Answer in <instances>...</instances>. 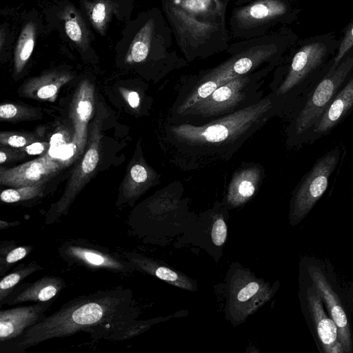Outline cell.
Segmentation results:
<instances>
[{
    "label": "cell",
    "instance_id": "obj_1",
    "mask_svg": "<svg viewBox=\"0 0 353 353\" xmlns=\"http://www.w3.org/2000/svg\"><path fill=\"white\" fill-rule=\"evenodd\" d=\"M138 307L130 288L119 285L79 296L28 328L22 335L0 342L1 353H23L47 340L82 332L95 340L122 341L137 322Z\"/></svg>",
    "mask_w": 353,
    "mask_h": 353
},
{
    "label": "cell",
    "instance_id": "obj_2",
    "mask_svg": "<svg viewBox=\"0 0 353 353\" xmlns=\"http://www.w3.org/2000/svg\"><path fill=\"white\" fill-rule=\"evenodd\" d=\"M279 111L270 93L252 105L203 125L168 123L165 134L171 159L190 169L228 161Z\"/></svg>",
    "mask_w": 353,
    "mask_h": 353
},
{
    "label": "cell",
    "instance_id": "obj_3",
    "mask_svg": "<svg viewBox=\"0 0 353 353\" xmlns=\"http://www.w3.org/2000/svg\"><path fill=\"white\" fill-rule=\"evenodd\" d=\"M229 0H163V8L183 50L190 60L199 50L225 32V14Z\"/></svg>",
    "mask_w": 353,
    "mask_h": 353
},
{
    "label": "cell",
    "instance_id": "obj_4",
    "mask_svg": "<svg viewBox=\"0 0 353 353\" xmlns=\"http://www.w3.org/2000/svg\"><path fill=\"white\" fill-rule=\"evenodd\" d=\"M267 69L241 75L221 84L207 97L168 123L203 125L255 104L265 97L262 85Z\"/></svg>",
    "mask_w": 353,
    "mask_h": 353
},
{
    "label": "cell",
    "instance_id": "obj_5",
    "mask_svg": "<svg viewBox=\"0 0 353 353\" xmlns=\"http://www.w3.org/2000/svg\"><path fill=\"white\" fill-rule=\"evenodd\" d=\"M59 256L69 265L92 271L103 270L128 276L136 269L123 255L83 239L63 242L58 248Z\"/></svg>",
    "mask_w": 353,
    "mask_h": 353
},
{
    "label": "cell",
    "instance_id": "obj_6",
    "mask_svg": "<svg viewBox=\"0 0 353 353\" xmlns=\"http://www.w3.org/2000/svg\"><path fill=\"white\" fill-rule=\"evenodd\" d=\"M352 69L353 54L348 56L334 70L328 72L295 119L294 130L296 135L305 132L318 121Z\"/></svg>",
    "mask_w": 353,
    "mask_h": 353
},
{
    "label": "cell",
    "instance_id": "obj_7",
    "mask_svg": "<svg viewBox=\"0 0 353 353\" xmlns=\"http://www.w3.org/2000/svg\"><path fill=\"white\" fill-rule=\"evenodd\" d=\"M339 159V152L334 150L321 158L313 166L294 196L291 210L293 223H297L305 218L324 194L329 177Z\"/></svg>",
    "mask_w": 353,
    "mask_h": 353
},
{
    "label": "cell",
    "instance_id": "obj_8",
    "mask_svg": "<svg viewBox=\"0 0 353 353\" xmlns=\"http://www.w3.org/2000/svg\"><path fill=\"white\" fill-rule=\"evenodd\" d=\"M327 48L320 42L303 46L294 56L289 70L279 83L271 85V95L279 110L282 101L292 92L306 75L317 67L325 56Z\"/></svg>",
    "mask_w": 353,
    "mask_h": 353
},
{
    "label": "cell",
    "instance_id": "obj_9",
    "mask_svg": "<svg viewBox=\"0 0 353 353\" xmlns=\"http://www.w3.org/2000/svg\"><path fill=\"white\" fill-rule=\"evenodd\" d=\"M308 273L312 285L320 294L329 316L338 327L339 339L345 353L352 352L353 341L350 319L341 298L319 267L309 266Z\"/></svg>",
    "mask_w": 353,
    "mask_h": 353
},
{
    "label": "cell",
    "instance_id": "obj_10",
    "mask_svg": "<svg viewBox=\"0 0 353 353\" xmlns=\"http://www.w3.org/2000/svg\"><path fill=\"white\" fill-rule=\"evenodd\" d=\"M59 163L50 155L9 169H1L0 183L12 188L42 185L60 169Z\"/></svg>",
    "mask_w": 353,
    "mask_h": 353
},
{
    "label": "cell",
    "instance_id": "obj_11",
    "mask_svg": "<svg viewBox=\"0 0 353 353\" xmlns=\"http://www.w3.org/2000/svg\"><path fill=\"white\" fill-rule=\"evenodd\" d=\"M54 300L0 310V342L16 339L47 315Z\"/></svg>",
    "mask_w": 353,
    "mask_h": 353
},
{
    "label": "cell",
    "instance_id": "obj_12",
    "mask_svg": "<svg viewBox=\"0 0 353 353\" xmlns=\"http://www.w3.org/2000/svg\"><path fill=\"white\" fill-rule=\"evenodd\" d=\"M307 301L323 352L345 353L343 346L339 339L338 327L329 314L325 312L323 301L312 285L307 288Z\"/></svg>",
    "mask_w": 353,
    "mask_h": 353
},
{
    "label": "cell",
    "instance_id": "obj_13",
    "mask_svg": "<svg viewBox=\"0 0 353 353\" xmlns=\"http://www.w3.org/2000/svg\"><path fill=\"white\" fill-rule=\"evenodd\" d=\"M99 159L97 143L94 140L84 156L81 168L77 171V174H75L72 178V182L69 183L60 199L53 203L46 213L44 220L46 224H52L68 213L70 206L83 187L84 183L83 181L88 179V176L94 170Z\"/></svg>",
    "mask_w": 353,
    "mask_h": 353
},
{
    "label": "cell",
    "instance_id": "obj_14",
    "mask_svg": "<svg viewBox=\"0 0 353 353\" xmlns=\"http://www.w3.org/2000/svg\"><path fill=\"white\" fill-rule=\"evenodd\" d=\"M65 286V281L57 276H46L33 283L22 282L11 292L0 307L25 302L36 303L54 300Z\"/></svg>",
    "mask_w": 353,
    "mask_h": 353
},
{
    "label": "cell",
    "instance_id": "obj_15",
    "mask_svg": "<svg viewBox=\"0 0 353 353\" xmlns=\"http://www.w3.org/2000/svg\"><path fill=\"white\" fill-rule=\"evenodd\" d=\"M264 168L259 163H247L234 174L229 184L228 201L232 205L241 204L255 193L263 181Z\"/></svg>",
    "mask_w": 353,
    "mask_h": 353
},
{
    "label": "cell",
    "instance_id": "obj_16",
    "mask_svg": "<svg viewBox=\"0 0 353 353\" xmlns=\"http://www.w3.org/2000/svg\"><path fill=\"white\" fill-rule=\"evenodd\" d=\"M287 9L282 0H257L239 9L235 19L244 27L255 26L285 14Z\"/></svg>",
    "mask_w": 353,
    "mask_h": 353
},
{
    "label": "cell",
    "instance_id": "obj_17",
    "mask_svg": "<svg viewBox=\"0 0 353 353\" xmlns=\"http://www.w3.org/2000/svg\"><path fill=\"white\" fill-rule=\"evenodd\" d=\"M128 179L123 187L118 205L133 202L159 181V175L146 165L137 163L130 168Z\"/></svg>",
    "mask_w": 353,
    "mask_h": 353
},
{
    "label": "cell",
    "instance_id": "obj_18",
    "mask_svg": "<svg viewBox=\"0 0 353 353\" xmlns=\"http://www.w3.org/2000/svg\"><path fill=\"white\" fill-rule=\"evenodd\" d=\"M353 105V77L333 98L317 121L314 132L323 133L333 128Z\"/></svg>",
    "mask_w": 353,
    "mask_h": 353
},
{
    "label": "cell",
    "instance_id": "obj_19",
    "mask_svg": "<svg viewBox=\"0 0 353 353\" xmlns=\"http://www.w3.org/2000/svg\"><path fill=\"white\" fill-rule=\"evenodd\" d=\"M93 111V90L92 85L85 81L80 86L74 101L72 119L75 126L76 141L80 146L83 145L86 125Z\"/></svg>",
    "mask_w": 353,
    "mask_h": 353
},
{
    "label": "cell",
    "instance_id": "obj_20",
    "mask_svg": "<svg viewBox=\"0 0 353 353\" xmlns=\"http://www.w3.org/2000/svg\"><path fill=\"white\" fill-rule=\"evenodd\" d=\"M83 5L92 26L98 32L104 35L112 14L116 12V3L113 0H85Z\"/></svg>",
    "mask_w": 353,
    "mask_h": 353
},
{
    "label": "cell",
    "instance_id": "obj_21",
    "mask_svg": "<svg viewBox=\"0 0 353 353\" xmlns=\"http://www.w3.org/2000/svg\"><path fill=\"white\" fill-rule=\"evenodd\" d=\"M61 19L64 21L65 30L70 40L80 48L87 47L90 43L89 31L85 21L74 7H65Z\"/></svg>",
    "mask_w": 353,
    "mask_h": 353
},
{
    "label": "cell",
    "instance_id": "obj_22",
    "mask_svg": "<svg viewBox=\"0 0 353 353\" xmlns=\"http://www.w3.org/2000/svg\"><path fill=\"white\" fill-rule=\"evenodd\" d=\"M36 39V28L33 23H26L19 34L14 54L15 73L22 71L34 50Z\"/></svg>",
    "mask_w": 353,
    "mask_h": 353
},
{
    "label": "cell",
    "instance_id": "obj_23",
    "mask_svg": "<svg viewBox=\"0 0 353 353\" xmlns=\"http://www.w3.org/2000/svg\"><path fill=\"white\" fill-rule=\"evenodd\" d=\"M43 269L42 266L32 261L28 263L18 265L10 273L2 276L0 281V306L11 292L26 278Z\"/></svg>",
    "mask_w": 353,
    "mask_h": 353
},
{
    "label": "cell",
    "instance_id": "obj_24",
    "mask_svg": "<svg viewBox=\"0 0 353 353\" xmlns=\"http://www.w3.org/2000/svg\"><path fill=\"white\" fill-rule=\"evenodd\" d=\"M154 23L150 19L139 30L134 37L127 54L128 60L133 63H141L148 56Z\"/></svg>",
    "mask_w": 353,
    "mask_h": 353
},
{
    "label": "cell",
    "instance_id": "obj_25",
    "mask_svg": "<svg viewBox=\"0 0 353 353\" xmlns=\"http://www.w3.org/2000/svg\"><path fill=\"white\" fill-rule=\"evenodd\" d=\"M30 245H19L14 241L0 243V276H3L17 262L24 259L33 250Z\"/></svg>",
    "mask_w": 353,
    "mask_h": 353
},
{
    "label": "cell",
    "instance_id": "obj_26",
    "mask_svg": "<svg viewBox=\"0 0 353 353\" xmlns=\"http://www.w3.org/2000/svg\"><path fill=\"white\" fill-rule=\"evenodd\" d=\"M70 77L61 72H52L40 77L32 81V85L37 89V97L41 99H50L57 93L59 88L66 83Z\"/></svg>",
    "mask_w": 353,
    "mask_h": 353
},
{
    "label": "cell",
    "instance_id": "obj_27",
    "mask_svg": "<svg viewBox=\"0 0 353 353\" xmlns=\"http://www.w3.org/2000/svg\"><path fill=\"white\" fill-rule=\"evenodd\" d=\"M42 194V185L26 186L4 190L1 192L0 197L4 203H14L36 199Z\"/></svg>",
    "mask_w": 353,
    "mask_h": 353
},
{
    "label": "cell",
    "instance_id": "obj_28",
    "mask_svg": "<svg viewBox=\"0 0 353 353\" xmlns=\"http://www.w3.org/2000/svg\"><path fill=\"white\" fill-rule=\"evenodd\" d=\"M353 47V23L347 28L340 44L338 53L334 58L333 65L329 72L334 70L345 54Z\"/></svg>",
    "mask_w": 353,
    "mask_h": 353
},
{
    "label": "cell",
    "instance_id": "obj_29",
    "mask_svg": "<svg viewBox=\"0 0 353 353\" xmlns=\"http://www.w3.org/2000/svg\"><path fill=\"white\" fill-rule=\"evenodd\" d=\"M75 152V145L73 143H61L51 146L49 155L54 159L66 160L70 158Z\"/></svg>",
    "mask_w": 353,
    "mask_h": 353
},
{
    "label": "cell",
    "instance_id": "obj_30",
    "mask_svg": "<svg viewBox=\"0 0 353 353\" xmlns=\"http://www.w3.org/2000/svg\"><path fill=\"white\" fill-rule=\"evenodd\" d=\"M227 236V227L224 221L217 219L212 229V239L214 245L220 246L223 244Z\"/></svg>",
    "mask_w": 353,
    "mask_h": 353
},
{
    "label": "cell",
    "instance_id": "obj_31",
    "mask_svg": "<svg viewBox=\"0 0 353 353\" xmlns=\"http://www.w3.org/2000/svg\"><path fill=\"white\" fill-rule=\"evenodd\" d=\"M0 141L2 145L14 148L24 147L28 143L27 139L21 134H8L6 132L1 133Z\"/></svg>",
    "mask_w": 353,
    "mask_h": 353
},
{
    "label": "cell",
    "instance_id": "obj_32",
    "mask_svg": "<svg viewBox=\"0 0 353 353\" xmlns=\"http://www.w3.org/2000/svg\"><path fill=\"white\" fill-rule=\"evenodd\" d=\"M258 290V283L256 282H251L239 291L237 295V299L241 302L246 301L252 297Z\"/></svg>",
    "mask_w": 353,
    "mask_h": 353
},
{
    "label": "cell",
    "instance_id": "obj_33",
    "mask_svg": "<svg viewBox=\"0 0 353 353\" xmlns=\"http://www.w3.org/2000/svg\"><path fill=\"white\" fill-rule=\"evenodd\" d=\"M18 114V108L11 103L2 104L0 106V117L2 119H10Z\"/></svg>",
    "mask_w": 353,
    "mask_h": 353
},
{
    "label": "cell",
    "instance_id": "obj_34",
    "mask_svg": "<svg viewBox=\"0 0 353 353\" xmlns=\"http://www.w3.org/2000/svg\"><path fill=\"white\" fill-rule=\"evenodd\" d=\"M48 147V143L35 142L26 147V152L30 155H37L42 153Z\"/></svg>",
    "mask_w": 353,
    "mask_h": 353
},
{
    "label": "cell",
    "instance_id": "obj_35",
    "mask_svg": "<svg viewBox=\"0 0 353 353\" xmlns=\"http://www.w3.org/2000/svg\"><path fill=\"white\" fill-rule=\"evenodd\" d=\"M127 100L131 108H137L139 106L140 97L138 92L135 91L130 92L128 94Z\"/></svg>",
    "mask_w": 353,
    "mask_h": 353
},
{
    "label": "cell",
    "instance_id": "obj_36",
    "mask_svg": "<svg viewBox=\"0 0 353 353\" xmlns=\"http://www.w3.org/2000/svg\"><path fill=\"white\" fill-rule=\"evenodd\" d=\"M19 224H20L19 222L8 223L7 221L1 220L0 221V230L7 229L10 227L16 226L17 225H19Z\"/></svg>",
    "mask_w": 353,
    "mask_h": 353
},
{
    "label": "cell",
    "instance_id": "obj_37",
    "mask_svg": "<svg viewBox=\"0 0 353 353\" xmlns=\"http://www.w3.org/2000/svg\"><path fill=\"white\" fill-rule=\"evenodd\" d=\"M7 160V154L3 151H0V163L3 164Z\"/></svg>",
    "mask_w": 353,
    "mask_h": 353
},
{
    "label": "cell",
    "instance_id": "obj_38",
    "mask_svg": "<svg viewBox=\"0 0 353 353\" xmlns=\"http://www.w3.org/2000/svg\"><path fill=\"white\" fill-rule=\"evenodd\" d=\"M348 299H349L348 300L349 305L353 311V292L352 291H350V293L348 294Z\"/></svg>",
    "mask_w": 353,
    "mask_h": 353
}]
</instances>
